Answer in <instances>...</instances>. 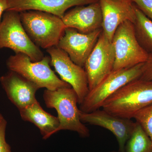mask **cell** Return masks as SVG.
<instances>
[{
	"label": "cell",
	"instance_id": "cell-25",
	"mask_svg": "<svg viewBox=\"0 0 152 152\" xmlns=\"http://www.w3.org/2000/svg\"><path fill=\"white\" fill-rule=\"evenodd\" d=\"M117 152V151H111V152Z\"/></svg>",
	"mask_w": 152,
	"mask_h": 152
},
{
	"label": "cell",
	"instance_id": "cell-5",
	"mask_svg": "<svg viewBox=\"0 0 152 152\" xmlns=\"http://www.w3.org/2000/svg\"><path fill=\"white\" fill-rule=\"evenodd\" d=\"M8 48L15 53L27 55L32 61H41L44 55L30 39L24 28L20 12L7 10L0 23V49Z\"/></svg>",
	"mask_w": 152,
	"mask_h": 152
},
{
	"label": "cell",
	"instance_id": "cell-17",
	"mask_svg": "<svg viewBox=\"0 0 152 152\" xmlns=\"http://www.w3.org/2000/svg\"><path fill=\"white\" fill-rule=\"evenodd\" d=\"M136 19L134 24L137 40L148 53H152V20L135 5Z\"/></svg>",
	"mask_w": 152,
	"mask_h": 152
},
{
	"label": "cell",
	"instance_id": "cell-21",
	"mask_svg": "<svg viewBox=\"0 0 152 152\" xmlns=\"http://www.w3.org/2000/svg\"><path fill=\"white\" fill-rule=\"evenodd\" d=\"M147 17L152 20V0H132Z\"/></svg>",
	"mask_w": 152,
	"mask_h": 152
},
{
	"label": "cell",
	"instance_id": "cell-16",
	"mask_svg": "<svg viewBox=\"0 0 152 152\" xmlns=\"http://www.w3.org/2000/svg\"><path fill=\"white\" fill-rule=\"evenodd\" d=\"M19 112L22 119L32 123L39 129L44 140L55 134L59 126L58 118L44 110L37 101Z\"/></svg>",
	"mask_w": 152,
	"mask_h": 152
},
{
	"label": "cell",
	"instance_id": "cell-10",
	"mask_svg": "<svg viewBox=\"0 0 152 152\" xmlns=\"http://www.w3.org/2000/svg\"><path fill=\"white\" fill-rule=\"evenodd\" d=\"M102 32V28L83 34L66 28L57 47L65 52L75 64L84 68Z\"/></svg>",
	"mask_w": 152,
	"mask_h": 152
},
{
	"label": "cell",
	"instance_id": "cell-3",
	"mask_svg": "<svg viewBox=\"0 0 152 152\" xmlns=\"http://www.w3.org/2000/svg\"><path fill=\"white\" fill-rule=\"evenodd\" d=\"M20 15L25 31L37 46L47 50L58 46L66 28L61 18L39 11H23Z\"/></svg>",
	"mask_w": 152,
	"mask_h": 152
},
{
	"label": "cell",
	"instance_id": "cell-19",
	"mask_svg": "<svg viewBox=\"0 0 152 152\" xmlns=\"http://www.w3.org/2000/svg\"><path fill=\"white\" fill-rule=\"evenodd\" d=\"M133 118L141 126L152 141V104L137 112Z\"/></svg>",
	"mask_w": 152,
	"mask_h": 152
},
{
	"label": "cell",
	"instance_id": "cell-9",
	"mask_svg": "<svg viewBox=\"0 0 152 152\" xmlns=\"http://www.w3.org/2000/svg\"><path fill=\"white\" fill-rule=\"evenodd\" d=\"M50 64L54 67L61 79L70 85L76 92L80 104L88 93V84L84 68L76 64L65 52L57 46L47 49Z\"/></svg>",
	"mask_w": 152,
	"mask_h": 152
},
{
	"label": "cell",
	"instance_id": "cell-2",
	"mask_svg": "<svg viewBox=\"0 0 152 152\" xmlns=\"http://www.w3.org/2000/svg\"><path fill=\"white\" fill-rule=\"evenodd\" d=\"M43 96L47 107L56 109L58 113L60 125L55 133L69 130L76 132L81 137L90 136L89 130L80 119L77 96L72 87L53 91L46 89Z\"/></svg>",
	"mask_w": 152,
	"mask_h": 152
},
{
	"label": "cell",
	"instance_id": "cell-1",
	"mask_svg": "<svg viewBox=\"0 0 152 152\" xmlns=\"http://www.w3.org/2000/svg\"><path fill=\"white\" fill-rule=\"evenodd\" d=\"M152 104V81L133 80L109 97L102 108L114 116L132 119L137 112Z\"/></svg>",
	"mask_w": 152,
	"mask_h": 152
},
{
	"label": "cell",
	"instance_id": "cell-20",
	"mask_svg": "<svg viewBox=\"0 0 152 152\" xmlns=\"http://www.w3.org/2000/svg\"><path fill=\"white\" fill-rule=\"evenodd\" d=\"M7 124L4 118L0 122V152H12L10 145L6 140Z\"/></svg>",
	"mask_w": 152,
	"mask_h": 152
},
{
	"label": "cell",
	"instance_id": "cell-13",
	"mask_svg": "<svg viewBox=\"0 0 152 152\" xmlns=\"http://www.w3.org/2000/svg\"><path fill=\"white\" fill-rule=\"evenodd\" d=\"M0 83L7 96L19 110L37 102L39 88L18 74L9 70L0 77Z\"/></svg>",
	"mask_w": 152,
	"mask_h": 152
},
{
	"label": "cell",
	"instance_id": "cell-4",
	"mask_svg": "<svg viewBox=\"0 0 152 152\" xmlns=\"http://www.w3.org/2000/svg\"><path fill=\"white\" fill-rule=\"evenodd\" d=\"M9 70L13 71L39 87L53 90L71 88L70 85L58 77L51 69L50 58L45 56L38 61H32L27 55L15 54L6 61Z\"/></svg>",
	"mask_w": 152,
	"mask_h": 152
},
{
	"label": "cell",
	"instance_id": "cell-18",
	"mask_svg": "<svg viewBox=\"0 0 152 152\" xmlns=\"http://www.w3.org/2000/svg\"><path fill=\"white\" fill-rule=\"evenodd\" d=\"M125 152H152V140L138 123L126 144Z\"/></svg>",
	"mask_w": 152,
	"mask_h": 152
},
{
	"label": "cell",
	"instance_id": "cell-12",
	"mask_svg": "<svg viewBox=\"0 0 152 152\" xmlns=\"http://www.w3.org/2000/svg\"><path fill=\"white\" fill-rule=\"evenodd\" d=\"M102 14V32L112 42L117 28L124 22L134 23L135 4L132 0H99Z\"/></svg>",
	"mask_w": 152,
	"mask_h": 152
},
{
	"label": "cell",
	"instance_id": "cell-7",
	"mask_svg": "<svg viewBox=\"0 0 152 152\" xmlns=\"http://www.w3.org/2000/svg\"><path fill=\"white\" fill-rule=\"evenodd\" d=\"M112 42L115 51L113 71L132 67L148 60L149 53L139 43L132 22L126 21L118 27Z\"/></svg>",
	"mask_w": 152,
	"mask_h": 152
},
{
	"label": "cell",
	"instance_id": "cell-14",
	"mask_svg": "<svg viewBox=\"0 0 152 152\" xmlns=\"http://www.w3.org/2000/svg\"><path fill=\"white\" fill-rule=\"evenodd\" d=\"M66 28L88 34L102 28L103 18L99 1L88 6H76L68 11L62 18Z\"/></svg>",
	"mask_w": 152,
	"mask_h": 152
},
{
	"label": "cell",
	"instance_id": "cell-6",
	"mask_svg": "<svg viewBox=\"0 0 152 152\" xmlns=\"http://www.w3.org/2000/svg\"><path fill=\"white\" fill-rule=\"evenodd\" d=\"M143 64L113 71L96 86L89 91L80 104V110L88 113L102 108L105 101L121 87L140 77Z\"/></svg>",
	"mask_w": 152,
	"mask_h": 152
},
{
	"label": "cell",
	"instance_id": "cell-11",
	"mask_svg": "<svg viewBox=\"0 0 152 152\" xmlns=\"http://www.w3.org/2000/svg\"><path fill=\"white\" fill-rule=\"evenodd\" d=\"M80 117L83 124L99 126L111 132L116 138L119 152H125V145L134 129L136 122L114 116L100 109L88 113L80 111Z\"/></svg>",
	"mask_w": 152,
	"mask_h": 152
},
{
	"label": "cell",
	"instance_id": "cell-22",
	"mask_svg": "<svg viewBox=\"0 0 152 152\" xmlns=\"http://www.w3.org/2000/svg\"><path fill=\"white\" fill-rule=\"evenodd\" d=\"M140 78L152 81V53L149 54L148 60L143 64L142 75Z\"/></svg>",
	"mask_w": 152,
	"mask_h": 152
},
{
	"label": "cell",
	"instance_id": "cell-23",
	"mask_svg": "<svg viewBox=\"0 0 152 152\" xmlns=\"http://www.w3.org/2000/svg\"><path fill=\"white\" fill-rule=\"evenodd\" d=\"M9 9L7 0H0V23L1 21V17L3 13Z\"/></svg>",
	"mask_w": 152,
	"mask_h": 152
},
{
	"label": "cell",
	"instance_id": "cell-8",
	"mask_svg": "<svg viewBox=\"0 0 152 152\" xmlns=\"http://www.w3.org/2000/svg\"><path fill=\"white\" fill-rule=\"evenodd\" d=\"M115 61L113 45L102 32L84 67L89 91L96 86L113 71Z\"/></svg>",
	"mask_w": 152,
	"mask_h": 152
},
{
	"label": "cell",
	"instance_id": "cell-15",
	"mask_svg": "<svg viewBox=\"0 0 152 152\" xmlns=\"http://www.w3.org/2000/svg\"><path fill=\"white\" fill-rule=\"evenodd\" d=\"M99 0H7L9 9L20 12L36 10L45 12L62 18L68 9L86 5Z\"/></svg>",
	"mask_w": 152,
	"mask_h": 152
},
{
	"label": "cell",
	"instance_id": "cell-24",
	"mask_svg": "<svg viewBox=\"0 0 152 152\" xmlns=\"http://www.w3.org/2000/svg\"><path fill=\"white\" fill-rule=\"evenodd\" d=\"M4 118L3 117L2 115L0 113V122H1L2 120L4 119Z\"/></svg>",
	"mask_w": 152,
	"mask_h": 152
}]
</instances>
